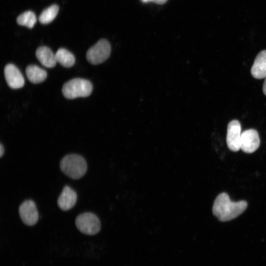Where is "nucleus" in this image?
<instances>
[{
	"instance_id": "20",
	"label": "nucleus",
	"mask_w": 266,
	"mask_h": 266,
	"mask_svg": "<svg viewBox=\"0 0 266 266\" xmlns=\"http://www.w3.org/2000/svg\"><path fill=\"white\" fill-rule=\"evenodd\" d=\"M152 0H141L143 2H147L148 1H152Z\"/></svg>"
},
{
	"instance_id": "14",
	"label": "nucleus",
	"mask_w": 266,
	"mask_h": 266,
	"mask_svg": "<svg viewBox=\"0 0 266 266\" xmlns=\"http://www.w3.org/2000/svg\"><path fill=\"white\" fill-rule=\"evenodd\" d=\"M57 62L65 67H70L75 63L73 54L65 48H59L55 54Z\"/></svg>"
},
{
	"instance_id": "9",
	"label": "nucleus",
	"mask_w": 266,
	"mask_h": 266,
	"mask_svg": "<svg viewBox=\"0 0 266 266\" xmlns=\"http://www.w3.org/2000/svg\"><path fill=\"white\" fill-rule=\"evenodd\" d=\"M4 74L7 84L11 88L19 89L24 86V78L19 69L14 65L12 64L7 65L4 67Z\"/></svg>"
},
{
	"instance_id": "4",
	"label": "nucleus",
	"mask_w": 266,
	"mask_h": 266,
	"mask_svg": "<svg viewBox=\"0 0 266 266\" xmlns=\"http://www.w3.org/2000/svg\"><path fill=\"white\" fill-rule=\"evenodd\" d=\"M75 223L77 229L87 235L98 233L101 228L99 219L92 212H84L79 214L76 218Z\"/></svg>"
},
{
	"instance_id": "7",
	"label": "nucleus",
	"mask_w": 266,
	"mask_h": 266,
	"mask_svg": "<svg viewBox=\"0 0 266 266\" xmlns=\"http://www.w3.org/2000/svg\"><path fill=\"white\" fill-rule=\"evenodd\" d=\"M241 125L237 120L231 121L228 125L226 142L228 147L232 151L240 149Z\"/></svg>"
},
{
	"instance_id": "1",
	"label": "nucleus",
	"mask_w": 266,
	"mask_h": 266,
	"mask_svg": "<svg viewBox=\"0 0 266 266\" xmlns=\"http://www.w3.org/2000/svg\"><path fill=\"white\" fill-rule=\"evenodd\" d=\"M245 200L232 201L226 193H222L216 198L212 207V212L219 221L226 222L241 214L247 207Z\"/></svg>"
},
{
	"instance_id": "6",
	"label": "nucleus",
	"mask_w": 266,
	"mask_h": 266,
	"mask_svg": "<svg viewBox=\"0 0 266 266\" xmlns=\"http://www.w3.org/2000/svg\"><path fill=\"white\" fill-rule=\"evenodd\" d=\"M20 217L27 226L34 225L38 220V213L35 202L32 200H26L19 207Z\"/></svg>"
},
{
	"instance_id": "15",
	"label": "nucleus",
	"mask_w": 266,
	"mask_h": 266,
	"mask_svg": "<svg viewBox=\"0 0 266 266\" xmlns=\"http://www.w3.org/2000/svg\"><path fill=\"white\" fill-rule=\"evenodd\" d=\"M59 11V6L53 4L44 9L39 16V21L42 24H47L56 18Z\"/></svg>"
},
{
	"instance_id": "10",
	"label": "nucleus",
	"mask_w": 266,
	"mask_h": 266,
	"mask_svg": "<svg viewBox=\"0 0 266 266\" xmlns=\"http://www.w3.org/2000/svg\"><path fill=\"white\" fill-rule=\"evenodd\" d=\"M76 200V193L69 186H65L58 197L57 203L61 210L66 211L74 207Z\"/></svg>"
},
{
	"instance_id": "2",
	"label": "nucleus",
	"mask_w": 266,
	"mask_h": 266,
	"mask_svg": "<svg viewBox=\"0 0 266 266\" xmlns=\"http://www.w3.org/2000/svg\"><path fill=\"white\" fill-rule=\"evenodd\" d=\"M60 167L62 171L68 177L78 179L86 173L87 165L82 156L72 154L67 155L62 159Z\"/></svg>"
},
{
	"instance_id": "19",
	"label": "nucleus",
	"mask_w": 266,
	"mask_h": 266,
	"mask_svg": "<svg viewBox=\"0 0 266 266\" xmlns=\"http://www.w3.org/2000/svg\"><path fill=\"white\" fill-rule=\"evenodd\" d=\"M263 91L264 94L266 96V78L263 84Z\"/></svg>"
},
{
	"instance_id": "11",
	"label": "nucleus",
	"mask_w": 266,
	"mask_h": 266,
	"mask_svg": "<svg viewBox=\"0 0 266 266\" xmlns=\"http://www.w3.org/2000/svg\"><path fill=\"white\" fill-rule=\"evenodd\" d=\"M251 73L256 79L266 78V50L261 51L256 56Z\"/></svg>"
},
{
	"instance_id": "12",
	"label": "nucleus",
	"mask_w": 266,
	"mask_h": 266,
	"mask_svg": "<svg viewBox=\"0 0 266 266\" xmlns=\"http://www.w3.org/2000/svg\"><path fill=\"white\" fill-rule=\"evenodd\" d=\"M36 57L41 64L45 67H54L57 62L55 54L47 46H40L35 52Z\"/></svg>"
},
{
	"instance_id": "13",
	"label": "nucleus",
	"mask_w": 266,
	"mask_h": 266,
	"mask_svg": "<svg viewBox=\"0 0 266 266\" xmlns=\"http://www.w3.org/2000/svg\"><path fill=\"white\" fill-rule=\"evenodd\" d=\"M26 74L29 80L34 84L42 82L47 77L46 71L36 65L28 66Z\"/></svg>"
},
{
	"instance_id": "3",
	"label": "nucleus",
	"mask_w": 266,
	"mask_h": 266,
	"mask_svg": "<svg viewBox=\"0 0 266 266\" xmlns=\"http://www.w3.org/2000/svg\"><path fill=\"white\" fill-rule=\"evenodd\" d=\"M93 90V85L90 81L82 78H74L63 86L62 93L64 97L68 99L90 96Z\"/></svg>"
},
{
	"instance_id": "17",
	"label": "nucleus",
	"mask_w": 266,
	"mask_h": 266,
	"mask_svg": "<svg viewBox=\"0 0 266 266\" xmlns=\"http://www.w3.org/2000/svg\"><path fill=\"white\" fill-rule=\"evenodd\" d=\"M167 0H152V1L156 3L162 4L166 3Z\"/></svg>"
},
{
	"instance_id": "5",
	"label": "nucleus",
	"mask_w": 266,
	"mask_h": 266,
	"mask_svg": "<svg viewBox=\"0 0 266 266\" xmlns=\"http://www.w3.org/2000/svg\"><path fill=\"white\" fill-rule=\"evenodd\" d=\"M111 46L106 39L99 40L94 45L90 47L87 52L86 58L93 65H98L104 62L109 57Z\"/></svg>"
},
{
	"instance_id": "8",
	"label": "nucleus",
	"mask_w": 266,
	"mask_h": 266,
	"mask_svg": "<svg viewBox=\"0 0 266 266\" xmlns=\"http://www.w3.org/2000/svg\"><path fill=\"white\" fill-rule=\"evenodd\" d=\"M260 140L257 131L254 129L246 130L241 133L240 149L245 153L254 152L259 147Z\"/></svg>"
},
{
	"instance_id": "18",
	"label": "nucleus",
	"mask_w": 266,
	"mask_h": 266,
	"mask_svg": "<svg viewBox=\"0 0 266 266\" xmlns=\"http://www.w3.org/2000/svg\"><path fill=\"white\" fill-rule=\"evenodd\" d=\"M4 147H3V145L1 143L0 145V157H1L3 154H4Z\"/></svg>"
},
{
	"instance_id": "16",
	"label": "nucleus",
	"mask_w": 266,
	"mask_h": 266,
	"mask_svg": "<svg viewBox=\"0 0 266 266\" xmlns=\"http://www.w3.org/2000/svg\"><path fill=\"white\" fill-rule=\"evenodd\" d=\"M36 22L35 14L32 11H27L18 16L17 23L21 26L32 28Z\"/></svg>"
}]
</instances>
